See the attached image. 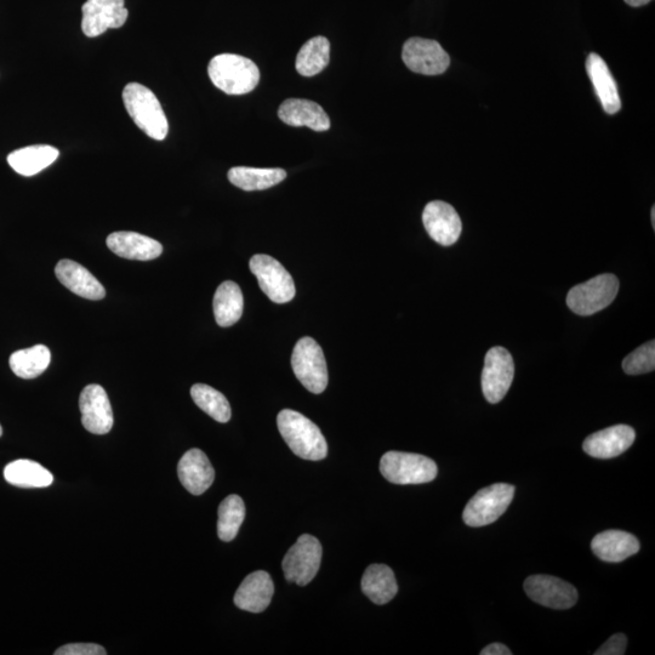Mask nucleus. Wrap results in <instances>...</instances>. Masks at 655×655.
<instances>
[{
	"label": "nucleus",
	"instance_id": "nucleus-3",
	"mask_svg": "<svg viewBox=\"0 0 655 655\" xmlns=\"http://www.w3.org/2000/svg\"><path fill=\"white\" fill-rule=\"evenodd\" d=\"M124 106L141 131L151 139L167 138L169 124L161 102L152 91L139 83H129L123 90Z\"/></svg>",
	"mask_w": 655,
	"mask_h": 655
},
{
	"label": "nucleus",
	"instance_id": "nucleus-24",
	"mask_svg": "<svg viewBox=\"0 0 655 655\" xmlns=\"http://www.w3.org/2000/svg\"><path fill=\"white\" fill-rule=\"evenodd\" d=\"M60 156L58 148L49 145H36L11 152L8 163L17 174L33 176L47 169Z\"/></svg>",
	"mask_w": 655,
	"mask_h": 655
},
{
	"label": "nucleus",
	"instance_id": "nucleus-22",
	"mask_svg": "<svg viewBox=\"0 0 655 655\" xmlns=\"http://www.w3.org/2000/svg\"><path fill=\"white\" fill-rule=\"evenodd\" d=\"M586 71H588L592 85H594L598 99L601 101L603 110L608 115H615L622 110L617 82L600 55L591 53L586 60Z\"/></svg>",
	"mask_w": 655,
	"mask_h": 655
},
{
	"label": "nucleus",
	"instance_id": "nucleus-23",
	"mask_svg": "<svg viewBox=\"0 0 655 655\" xmlns=\"http://www.w3.org/2000/svg\"><path fill=\"white\" fill-rule=\"evenodd\" d=\"M639 539L623 531H606L591 541V549L600 560L611 563L623 562L640 551Z\"/></svg>",
	"mask_w": 655,
	"mask_h": 655
},
{
	"label": "nucleus",
	"instance_id": "nucleus-6",
	"mask_svg": "<svg viewBox=\"0 0 655 655\" xmlns=\"http://www.w3.org/2000/svg\"><path fill=\"white\" fill-rule=\"evenodd\" d=\"M515 497V487L497 483L481 489L467 503L464 522L469 527H484L498 520L508 510Z\"/></svg>",
	"mask_w": 655,
	"mask_h": 655
},
{
	"label": "nucleus",
	"instance_id": "nucleus-2",
	"mask_svg": "<svg viewBox=\"0 0 655 655\" xmlns=\"http://www.w3.org/2000/svg\"><path fill=\"white\" fill-rule=\"evenodd\" d=\"M208 74L216 88L227 95H244L260 82V71L252 60L236 54H220L209 62Z\"/></svg>",
	"mask_w": 655,
	"mask_h": 655
},
{
	"label": "nucleus",
	"instance_id": "nucleus-4",
	"mask_svg": "<svg viewBox=\"0 0 655 655\" xmlns=\"http://www.w3.org/2000/svg\"><path fill=\"white\" fill-rule=\"evenodd\" d=\"M380 472L387 481L406 486L434 481L438 469L435 461L424 455L387 452L380 460Z\"/></svg>",
	"mask_w": 655,
	"mask_h": 655
},
{
	"label": "nucleus",
	"instance_id": "nucleus-11",
	"mask_svg": "<svg viewBox=\"0 0 655 655\" xmlns=\"http://www.w3.org/2000/svg\"><path fill=\"white\" fill-rule=\"evenodd\" d=\"M402 59L410 71L424 76H438L451 65V58L441 44L424 38L408 39L403 45Z\"/></svg>",
	"mask_w": 655,
	"mask_h": 655
},
{
	"label": "nucleus",
	"instance_id": "nucleus-8",
	"mask_svg": "<svg viewBox=\"0 0 655 655\" xmlns=\"http://www.w3.org/2000/svg\"><path fill=\"white\" fill-rule=\"evenodd\" d=\"M323 549L320 541L310 534L301 535L283 558L284 577L299 586L310 584L321 567Z\"/></svg>",
	"mask_w": 655,
	"mask_h": 655
},
{
	"label": "nucleus",
	"instance_id": "nucleus-25",
	"mask_svg": "<svg viewBox=\"0 0 655 655\" xmlns=\"http://www.w3.org/2000/svg\"><path fill=\"white\" fill-rule=\"evenodd\" d=\"M362 591L375 605L389 603L398 592V585L392 569L385 565H372L362 578Z\"/></svg>",
	"mask_w": 655,
	"mask_h": 655
},
{
	"label": "nucleus",
	"instance_id": "nucleus-27",
	"mask_svg": "<svg viewBox=\"0 0 655 655\" xmlns=\"http://www.w3.org/2000/svg\"><path fill=\"white\" fill-rule=\"evenodd\" d=\"M4 478L20 488H47L54 482V476L49 470L27 459L16 460L5 466Z\"/></svg>",
	"mask_w": 655,
	"mask_h": 655
},
{
	"label": "nucleus",
	"instance_id": "nucleus-16",
	"mask_svg": "<svg viewBox=\"0 0 655 655\" xmlns=\"http://www.w3.org/2000/svg\"><path fill=\"white\" fill-rule=\"evenodd\" d=\"M635 430L628 425H615L586 438L583 448L596 459H612L622 455L634 444Z\"/></svg>",
	"mask_w": 655,
	"mask_h": 655
},
{
	"label": "nucleus",
	"instance_id": "nucleus-33",
	"mask_svg": "<svg viewBox=\"0 0 655 655\" xmlns=\"http://www.w3.org/2000/svg\"><path fill=\"white\" fill-rule=\"evenodd\" d=\"M624 372L628 375L651 373L655 369V341H648L623 361Z\"/></svg>",
	"mask_w": 655,
	"mask_h": 655
},
{
	"label": "nucleus",
	"instance_id": "nucleus-28",
	"mask_svg": "<svg viewBox=\"0 0 655 655\" xmlns=\"http://www.w3.org/2000/svg\"><path fill=\"white\" fill-rule=\"evenodd\" d=\"M287 178L286 170L275 168L235 167L230 169L229 180L243 191H264L281 184Z\"/></svg>",
	"mask_w": 655,
	"mask_h": 655
},
{
	"label": "nucleus",
	"instance_id": "nucleus-10",
	"mask_svg": "<svg viewBox=\"0 0 655 655\" xmlns=\"http://www.w3.org/2000/svg\"><path fill=\"white\" fill-rule=\"evenodd\" d=\"M515 377V363L504 347L495 346L484 358L482 391L489 403L497 404L510 390Z\"/></svg>",
	"mask_w": 655,
	"mask_h": 655
},
{
	"label": "nucleus",
	"instance_id": "nucleus-26",
	"mask_svg": "<svg viewBox=\"0 0 655 655\" xmlns=\"http://www.w3.org/2000/svg\"><path fill=\"white\" fill-rule=\"evenodd\" d=\"M215 321L226 328L236 324L243 315L244 299L241 288L232 281L221 284L214 295Z\"/></svg>",
	"mask_w": 655,
	"mask_h": 655
},
{
	"label": "nucleus",
	"instance_id": "nucleus-31",
	"mask_svg": "<svg viewBox=\"0 0 655 655\" xmlns=\"http://www.w3.org/2000/svg\"><path fill=\"white\" fill-rule=\"evenodd\" d=\"M192 400L207 413L209 417L221 424L229 423L231 419V406L227 398L212 386L196 384L191 389Z\"/></svg>",
	"mask_w": 655,
	"mask_h": 655
},
{
	"label": "nucleus",
	"instance_id": "nucleus-19",
	"mask_svg": "<svg viewBox=\"0 0 655 655\" xmlns=\"http://www.w3.org/2000/svg\"><path fill=\"white\" fill-rule=\"evenodd\" d=\"M55 275L72 293L88 300H101L106 296L105 288L85 267L73 260L64 259L56 265Z\"/></svg>",
	"mask_w": 655,
	"mask_h": 655
},
{
	"label": "nucleus",
	"instance_id": "nucleus-30",
	"mask_svg": "<svg viewBox=\"0 0 655 655\" xmlns=\"http://www.w3.org/2000/svg\"><path fill=\"white\" fill-rule=\"evenodd\" d=\"M330 43L326 37H315L310 39L300 49L296 56V71L304 77L317 76L329 64Z\"/></svg>",
	"mask_w": 655,
	"mask_h": 655
},
{
	"label": "nucleus",
	"instance_id": "nucleus-14",
	"mask_svg": "<svg viewBox=\"0 0 655 655\" xmlns=\"http://www.w3.org/2000/svg\"><path fill=\"white\" fill-rule=\"evenodd\" d=\"M79 408L85 430L94 435H106L112 430L115 419L104 387L96 384L85 387L79 398Z\"/></svg>",
	"mask_w": 655,
	"mask_h": 655
},
{
	"label": "nucleus",
	"instance_id": "nucleus-35",
	"mask_svg": "<svg viewBox=\"0 0 655 655\" xmlns=\"http://www.w3.org/2000/svg\"><path fill=\"white\" fill-rule=\"evenodd\" d=\"M628 646V637L624 634H617L611 637L605 645L597 649L595 655H623Z\"/></svg>",
	"mask_w": 655,
	"mask_h": 655
},
{
	"label": "nucleus",
	"instance_id": "nucleus-20",
	"mask_svg": "<svg viewBox=\"0 0 655 655\" xmlns=\"http://www.w3.org/2000/svg\"><path fill=\"white\" fill-rule=\"evenodd\" d=\"M275 585L269 573L254 572L239 586L235 595V605L250 613H262L270 606Z\"/></svg>",
	"mask_w": 655,
	"mask_h": 655
},
{
	"label": "nucleus",
	"instance_id": "nucleus-18",
	"mask_svg": "<svg viewBox=\"0 0 655 655\" xmlns=\"http://www.w3.org/2000/svg\"><path fill=\"white\" fill-rule=\"evenodd\" d=\"M107 247L112 253L129 260H155L163 253V246L156 239L136 232H115L107 237Z\"/></svg>",
	"mask_w": 655,
	"mask_h": 655
},
{
	"label": "nucleus",
	"instance_id": "nucleus-7",
	"mask_svg": "<svg viewBox=\"0 0 655 655\" xmlns=\"http://www.w3.org/2000/svg\"><path fill=\"white\" fill-rule=\"evenodd\" d=\"M292 367L296 379L316 395L328 386V367L322 347L306 336L296 343L292 355Z\"/></svg>",
	"mask_w": 655,
	"mask_h": 655
},
{
	"label": "nucleus",
	"instance_id": "nucleus-5",
	"mask_svg": "<svg viewBox=\"0 0 655 655\" xmlns=\"http://www.w3.org/2000/svg\"><path fill=\"white\" fill-rule=\"evenodd\" d=\"M618 292V277L605 273L569 290L567 305L579 316H591L611 305Z\"/></svg>",
	"mask_w": 655,
	"mask_h": 655
},
{
	"label": "nucleus",
	"instance_id": "nucleus-17",
	"mask_svg": "<svg viewBox=\"0 0 655 655\" xmlns=\"http://www.w3.org/2000/svg\"><path fill=\"white\" fill-rule=\"evenodd\" d=\"M179 480L187 491L193 495L207 492L215 480L212 464L201 449H191L186 452L178 465Z\"/></svg>",
	"mask_w": 655,
	"mask_h": 655
},
{
	"label": "nucleus",
	"instance_id": "nucleus-13",
	"mask_svg": "<svg viewBox=\"0 0 655 655\" xmlns=\"http://www.w3.org/2000/svg\"><path fill=\"white\" fill-rule=\"evenodd\" d=\"M124 4V0H87L82 7L85 36L95 38L110 28L123 27L129 16Z\"/></svg>",
	"mask_w": 655,
	"mask_h": 655
},
{
	"label": "nucleus",
	"instance_id": "nucleus-29",
	"mask_svg": "<svg viewBox=\"0 0 655 655\" xmlns=\"http://www.w3.org/2000/svg\"><path fill=\"white\" fill-rule=\"evenodd\" d=\"M51 353L47 346L36 345L30 349L20 350L10 356L9 364L16 377L34 379L48 369Z\"/></svg>",
	"mask_w": 655,
	"mask_h": 655
},
{
	"label": "nucleus",
	"instance_id": "nucleus-21",
	"mask_svg": "<svg viewBox=\"0 0 655 655\" xmlns=\"http://www.w3.org/2000/svg\"><path fill=\"white\" fill-rule=\"evenodd\" d=\"M278 117L290 127H307L315 131L330 129L327 112L316 102L303 99H289L278 110Z\"/></svg>",
	"mask_w": 655,
	"mask_h": 655
},
{
	"label": "nucleus",
	"instance_id": "nucleus-36",
	"mask_svg": "<svg viewBox=\"0 0 655 655\" xmlns=\"http://www.w3.org/2000/svg\"><path fill=\"white\" fill-rule=\"evenodd\" d=\"M512 652L503 643H492L484 648L481 655H511Z\"/></svg>",
	"mask_w": 655,
	"mask_h": 655
},
{
	"label": "nucleus",
	"instance_id": "nucleus-12",
	"mask_svg": "<svg viewBox=\"0 0 655 655\" xmlns=\"http://www.w3.org/2000/svg\"><path fill=\"white\" fill-rule=\"evenodd\" d=\"M524 591L538 605L552 609H569L578 601L573 585L551 575H532L524 582Z\"/></svg>",
	"mask_w": 655,
	"mask_h": 655
},
{
	"label": "nucleus",
	"instance_id": "nucleus-32",
	"mask_svg": "<svg viewBox=\"0 0 655 655\" xmlns=\"http://www.w3.org/2000/svg\"><path fill=\"white\" fill-rule=\"evenodd\" d=\"M246 518V505L238 495H229L219 506L218 535L229 543L237 537L239 528Z\"/></svg>",
	"mask_w": 655,
	"mask_h": 655
},
{
	"label": "nucleus",
	"instance_id": "nucleus-15",
	"mask_svg": "<svg viewBox=\"0 0 655 655\" xmlns=\"http://www.w3.org/2000/svg\"><path fill=\"white\" fill-rule=\"evenodd\" d=\"M423 222L429 236L444 247L457 243L463 231V224L457 210L451 204L442 201H434L426 205Z\"/></svg>",
	"mask_w": 655,
	"mask_h": 655
},
{
	"label": "nucleus",
	"instance_id": "nucleus-1",
	"mask_svg": "<svg viewBox=\"0 0 655 655\" xmlns=\"http://www.w3.org/2000/svg\"><path fill=\"white\" fill-rule=\"evenodd\" d=\"M278 430L289 448L299 458L323 460L328 454V444L320 427L305 415L292 409H283L277 417Z\"/></svg>",
	"mask_w": 655,
	"mask_h": 655
},
{
	"label": "nucleus",
	"instance_id": "nucleus-37",
	"mask_svg": "<svg viewBox=\"0 0 655 655\" xmlns=\"http://www.w3.org/2000/svg\"><path fill=\"white\" fill-rule=\"evenodd\" d=\"M652 0H625V3L630 5V7L634 8H640L643 7V5H646L648 3H651Z\"/></svg>",
	"mask_w": 655,
	"mask_h": 655
},
{
	"label": "nucleus",
	"instance_id": "nucleus-38",
	"mask_svg": "<svg viewBox=\"0 0 655 655\" xmlns=\"http://www.w3.org/2000/svg\"><path fill=\"white\" fill-rule=\"evenodd\" d=\"M652 225H653V227L655 229V208L654 207L652 208Z\"/></svg>",
	"mask_w": 655,
	"mask_h": 655
},
{
	"label": "nucleus",
	"instance_id": "nucleus-39",
	"mask_svg": "<svg viewBox=\"0 0 655 655\" xmlns=\"http://www.w3.org/2000/svg\"><path fill=\"white\" fill-rule=\"evenodd\" d=\"M2 435H3V429L2 426H0V437H2Z\"/></svg>",
	"mask_w": 655,
	"mask_h": 655
},
{
	"label": "nucleus",
	"instance_id": "nucleus-34",
	"mask_svg": "<svg viewBox=\"0 0 655 655\" xmlns=\"http://www.w3.org/2000/svg\"><path fill=\"white\" fill-rule=\"evenodd\" d=\"M105 648L96 643H71L60 647L55 655H106Z\"/></svg>",
	"mask_w": 655,
	"mask_h": 655
},
{
	"label": "nucleus",
	"instance_id": "nucleus-9",
	"mask_svg": "<svg viewBox=\"0 0 655 655\" xmlns=\"http://www.w3.org/2000/svg\"><path fill=\"white\" fill-rule=\"evenodd\" d=\"M250 271L258 278L259 286L273 303L286 304L294 299L296 289L290 273L281 262L269 255H254L249 261Z\"/></svg>",
	"mask_w": 655,
	"mask_h": 655
}]
</instances>
